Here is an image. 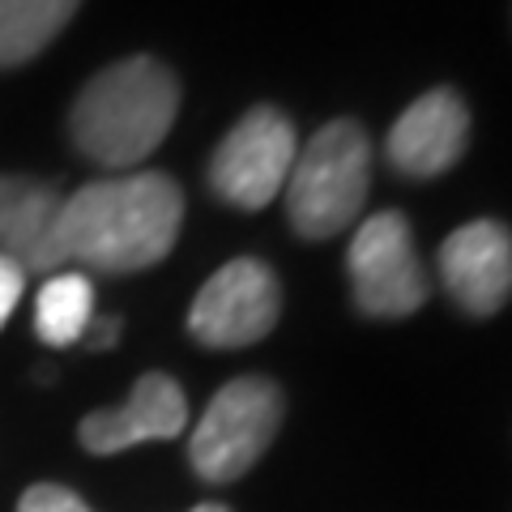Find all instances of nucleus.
<instances>
[{
  "label": "nucleus",
  "instance_id": "obj_1",
  "mask_svg": "<svg viewBox=\"0 0 512 512\" xmlns=\"http://www.w3.org/2000/svg\"><path fill=\"white\" fill-rule=\"evenodd\" d=\"M184 192L163 171H120L82 184L60 205L64 265L99 274H137L175 248Z\"/></svg>",
  "mask_w": 512,
  "mask_h": 512
},
{
  "label": "nucleus",
  "instance_id": "obj_2",
  "mask_svg": "<svg viewBox=\"0 0 512 512\" xmlns=\"http://www.w3.org/2000/svg\"><path fill=\"white\" fill-rule=\"evenodd\" d=\"M180 116V77L158 56H128L94 73L73 99L69 137L77 154L111 171H133L163 146Z\"/></svg>",
  "mask_w": 512,
  "mask_h": 512
},
{
  "label": "nucleus",
  "instance_id": "obj_3",
  "mask_svg": "<svg viewBox=\"0 0 512 512\" xmlns=\"http://www.w3.org/2000/svg\"><path fill=\"white\" fill-rule=\"evenodd\" d=\"M372 188V141L359 120H329L295 154L286 175V218L303 239L355 227Z\"/></svg>",
  "mask_w": 512,
  "mask_h": 512
},
{
  "label": "nucleus",
  "instance_id": "obj_4",
  "mask_svg": "<svg viewBox=\"0 0 512 512\" xmlns=\"http://www.w3.org/2000/svg\"><path fill=\"white\" fill-rule=\"evenodd\" d=\"M282 389L265 376L222 384L188 436V461L205 483H235L248 474L282 427Z\"/></svg>",
  "mask_w": 512,
  "mask_h": 512
},
{
  "label": "nucleus",
  "instance_id": "obj_5",
  "mask_svg": "<svg viewBox=\"0 0 512 512\" xmlns=\"http://www.w3.org/2000/svg\"><path fill=\"white\" fill-rule=\"evenodd\" d=\"M346 274L355 291V308L372 320H402L423 308L427 299V274L414 248L406 214L384 210L359 222L350 235Z\"/></svg>",
  "mask_w": 512,
  "mask_h": 512
},
{
  "label": "nucleus",
  "instance_id": "obj_6",
  "mask_svg": "<svg viewBox=\"0 0 512 512\" xmlns=\"http://www.w3.org/2000/svg\"><path fill=\"white\" fill-rule=\"evenodd\" d=\"M299 137L286 111L252 107L239 120L210 158V188L235 210H265L286 188V175L295 167Z\"/></svg>",
  "mask_w": 512,
  "mask_h": 512
},
{
  "label": "nucleus",
  "instance_id": "obj_7",
  "mask_svg": "<svg viewBox=\"0 0 512 512\" xmlns=\"http://www.w3.org/2000/svg\"><path fill=\"white\" fill-rule=\"evenodd\" d=\"M282 316L278 274L256 256H235L197 291L188 308V333L201 346L239 350L269 338Z\"/></svg>",
  "mask_w": 512,
  "mask_h": 512
},
{
  "label": "nucleus",
  "instance_id": "obj_8",
  "mask_svg": "<svg viewBox=\"0 0 512 512\" xmlns=\"http://www.w3.org/2000/svg\"><path fill=\"white\" fill-rule=\"evenodd\" d=\"M440 278L470 316H495L512 299V231L495 218L457 227L440 248Z\"/></svg>",
  "mask_w": 512,
  "mask_h": 512
},
{
  "label": "nucleus",
  "instance_id": "obj_9",
  "mask_svg": "<svg viewBox=\"0 0 512 512\" xmlns=\"http://www.w3.org/2000/svg\"><path fill=\"white\" fill-rule=\"evenodd\" d=\"M470 146V107L457 90L436 86L419 94L389 128V163L410 180H436L453 171Z\"/></svg>",
  "mask_w": 512,
  "mask_h": 512
},
{
  "label": "nucleus",
  "instance_id": "obj_10",
  "mask_svg": "<svg viewBox=\"0 0 512 512\" xmlns=\"http://www.w3.org/2000/svg\"><path fill=\"white\" fill-rule=\"evenodd\" d=\"M184 427H188L184 389L167 372H146L133 384L124 406L86 414L77 436H82L86 453L111 457V453H124V448L146 444V440H175Z\"/></svg>",
  "mask_w": 512,
  "mask_h": 512
},
{
  "label": "nucleus",
  "instance_id": "obj_11",
  "mask_svg": "<svg viewBox=\"0 0 512 512\" xmlns=\"http://www.w3.org/2000/svg\"><path fill=\"white\" fill-rule=\"evenodd\" d=\"M60 205L64 197L30 175H0V252L22 265V274H60Z\"/></svg>",
  "mask_w": 512,
  "mask_h": 512
},
{
  "label": "nucleus",
  "instance_id": "obj_12",
  "mask_svg": "<svg viewBox=\"0 0 512 512\" xmlns=\"http://www.w3.org/2000/svg\"><path fill=\"white\" fill-rule=\"evenodd\" d=\"M77 9L82 0H0V69L35 60Z\"/></svg>",
  "mask_w": 512,
  "mask_h": 512
},
{
  "label": "nucleus",
  "instance_id": "obj_13",
  "mask_svg": "<svg viewBox=\"0 0 512 512\" xmlns=\"http://www.w3.org/2000/svg\"><path fill=\"white\" fill-rule=\"evenodd\" d=\"M94 320V282L77 269H60L35 295V333L47 346H73Z\"/></svg>",
  "mask_w": 512,
  "mask_h": 512
},
{
  "label": "nucleus",
  "instance_id": "obj_14",
  "mask_svg": "<svg viewBox=\"0 0 512 512\" xmlns=\"http://www.w3.org/2000/svg\"><path fill=\"white\" fill-rule=\"evenodd\" d=\"M18 512H94V508L77 491H69V487L39 483V487H30L18 500Z\"/></svg>",
  "mask_w": 512,
  "mask_h": 512
},
{
  "label": "nucleus",
  "instance_id": "obj_15",
  "mask_svg": "<svg viewBox=\"0 0 512 512\" xmlns=\"http://www.w3.org/2000/svg\"><path fill=\"white\" fill-rule=\"evenodd\" d=\"M26 291V274L18 261H9L5 252H0V329H5V320L13 316V308H18V299Z\"/></svg>",
  "mask_w": 512,
  "mask_h": 512
},
{
  "label": "nucleus",
  "instance_id": "obj_16",
  "mask_svg": "<svg viewBox=\"0 0 512 512\" xmlns=\"http://www.w3.org/2000/svg\"><path fill=\"white\" fill-rule=\"evenodd\" d=\"M90 350H107V346H116L120 342V320L116 316H103V320H90V329H86V338H82Z\"/></svg>",
  "mask_w": 512,
  "mask_h": 512
},
{
  "label": "nucleus",
  "instance_id": "obj_17",
  "mask_svg": "<svg viewBox=\"0 0 512 512\" xmlns=\"http://www.w3.org/2000/svg\"><path fill=\"white\" fill-rule=\"evenodd\" d=\"M192 512H231V508H222V504H197Z\"/></svg>",
  "mask_w": 512,
  "mask_h": 512
}]
</instances>
